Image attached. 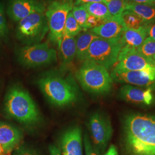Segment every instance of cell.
I'll list each match as a JSON object with an SVG mask.
<instances>
[{
  "instance_id": "6da1fadb",
  "label": "cell",
  "mask_w": 155,
  "mask_h": 155,
  "mask_svg": "<svg viewBox=\"0 0 155 155\" xmlns=\"http://www.w3.org/2000/svg\"><path fill=\"white\" fill-rule=\"evenodd\" d=\"M124 143L128 155H155V116L132 113L123 121Z\"/></svg>"
},
{
  "instance_id": "7a4b0ae2",
  "label": "cell",
  "mask_w": 155,
  "mask_h": 155,
  "mask_svg": "<svg viewBox=\"0 0 155 155\" xmlns=\"http://www.w3.org/2000/svg\"><path fill=\"white\" fill-rule=\"evenodd\" d=\"M39 89L51 104L58 107L70 105L77 101L79 92L74 82L55 73H48L38 81Z\"/></svg>"
},
{
  "instance_id": "3957f363",
  "label": "cell",
  "mask_w": 155,
  "mask_h": 155,
  "mask_svg": "<svg viewBox=\"0 0 155 155\" xmlns=\"http://www.w3.org/2000/svg\"><path fill=\"white\" fill-rule=\"evenodd\" d=\"M6 114L25 125H34L41 120L38 106L28 91L18 86L9 89L6 96Z\"/></svg>"
},
{
  "instance_id": "277c9868",
  "label": "cell",
  "mask_w": 155,
  "mask_h": 155,
  "mask_svg": "<svg viewBox=\"0 0 155 155\" xmlns=\"http://www.w3.org/2000/svg\"><path fill=\"white\" fill-rule=\"evenodd\" d=\"M76 78L85 91L93 94H107L112 88L113 81L108 70L93 61H83Z\"/></svg>"
},
{
  "instance_id": "5b68a950",
  "label": "cell",
  "mask_w": 155,
  "mask_h": 155,
  "mask_svg": "<svg viewBox=\"0 0 155 155\" xmlns=\"http://www.w3.org/2000/svg\"><path fill=\"white\" fill-rule=\"evenodd\" d=\"M120 39H95L89 47L84 61H93L109 70L118 61L122 48Z\"/></svg>"
},
{
  "instance_id": "8992f818",
  "label": "cell",
  "mask_w": 155,
  "mask_h": 155,
  "mask_svg": "<svg viewBox=\"0 0 155 155\" xmlns=\"http://www.w3.org/2000/svg\"><path fill=\"white\" fill-rule=\"evenodd\" d=\"M49 28L45 13H35L18 22L16 36L23 43H39L48 32Z\"/></svg>"
},
{
  "instance_id": "52a82bcc",
  "label": "cell",
  "mask_w": 155,
  "mask_h": 155,
  "mask_svg": "<svg viewBox=\"0 0 155 155\" xmlns=\"http://www.w3.org/2000/svg\"><path fill=\"white\" fill-rule=\"evenodd\" d=\"M73 7V0L54 1L45 12L50 39L53 43L58 45V47L61 43L67 17Z\"/></svg>"
},
{
  "instance_id": "ba28073f",
  "label": "cell",
  "mask_w": 155,
  "mask_h": 155,
  "mask_svg": "<svg viewBox=\"0 0 155 155\" xmlns=\"http://www.w3.org/2000/svg\"><path fill=\"white\" fill-rule=\"evenodd\" d=\"M16 55L19 63L29 68L45 66L57 60L56 51L47 43L20 47L17 50Z\"/></svg>"
},
{
  "instance_id": "9c48e42d",
  "label": "cell",
  "mask_w": 155,
  "mask_h": 155,
  "mask_svg": "<svg viewBox=\"0 0 155 155\" xmlns=\"http://www.w3.org/2000/svg\"><path fill=\"white\" fill-rule=\"evenodd\" d=\"M87 127L94 147L100 154L104 152L113 132L109 117L99 111L95 112L89 118Z\"/></svg>"
},
{
  "instance_id": "30bf717a",
  "label": "cell",
  "mask_w": 155,
  "mask_h": 155,
  "mask_svg": "<svg viewBox=\"0 0 155 155\" xmlns=\"http://www.w3.org/2000/svg\"><path fill=\"white\" fill-rule=\"evenodd\" d=\"M155 70V62L140 54L135 48L122 47L120 52L118 61L113 71H153Z\"/></svg>"
},
{
  "instance_id": "8fae6325",
  "label": "cell",
  "mask_w": 155,
  "mask_h": 155,
  "mask_svg": "<svg viewBox=\"0 0 155 155\" xmlns=\"http://www.w3.org/2000/svg\"><path fill=\"white\" fill-rule=\"evenodd\" d=\"M45 3L41 0H9L6 9L8 16L18 22L35 13H45Z\"/></svg>"
},
{
  "instance_id": "7c38bea8",
  "label": "cell",
  "mask_w": 155,
  "mask_h": 155,
  "mask_svg": "<svg viewBox=\"0 0 155 155\" xmlns=\"http://www.w3.org/2000/svg\"><path fill=\"white\" fill-rule=\"evenodd\" d=\"M110 76L113 81L118 83H128L143 87L155 85V70L129 71L112 70Z\"/></svg>"
},
{
  "instance_id": "4fadbf2b",
  "label": "cell",
  "mask_w": 155,
  "mask_h": 155,
  "mask_svg": "<svg viewBox=\"0 0 155 155\" xmlns=\"http://www.w3.org/2000/svg\"><path fill=\"white\" fill-rule=\"evenodd\" d=\"M22 132L5 122H0V155H12L20 145Z\"/></svg>"
},
{
  "instance_id": "5bb4252c",
  "label": "cell",
  "mask_w": 155,
  "mask_h": 155,
  "mask_svg": "<svg viewBox=\"0 0 155 155\" xmlns=\"http://www.w3.org/2000/svg\"><path fill=\"white\" fill-rule=\"evenodd\" d=\"M61 155H83L81 127H71L63 134L61 139Z\"/></svg>"
},
{
  "instance_id": "9a60e30c",
  "label": "cell",
  "mask_w": 155,
  "mask_h": 155,
  "mask_svg": "<svg viewBox=\"0 0 155 155\" xmlns=\"http://www.w3.org/2000/svg\"><path fill=\"white\" fill-rule=\"evenodd\" d=\"M125 28L121 16H117L90 29V31L102 39H120Z\"/></svg>"
},
{
  "instance_id": "2e32d148",
  "label": "cell",
  "mask_w": 155,
  "mask_h": 155,
  "mask_svg": "<svg viewBox=\"0 0 155 155\" xmlns=\"http://www.w3.org/2000/svg\"><path fill=\"white\" fill-rule=\"evenodd\" d=\"M120 95L128 102L150 105L153 100L152 89H142L130 85H124L120 89Z\"/></svg>"
},
{
  "instance_id": "e0dca14e",
  "label": "cell",
  "mask_w": 155,
  "mask_h": 155,
  "mask_svg": "<svg viewBox=\"0 0 155 155\" xmlns=\"http://www.w3.org/2000/svg\"><path fill=\"white\" fill-rule=\"evenodd\" d=\"M63 64L67 66L71 64L76 57L77 49L75 37L70 36L63 31L61 43L58 47Z\"/></svg>"
},
{
  "instance_id": "ac0fdd59",
  "label": "cell",
  "mask_w": 155,
  "mask_h": 155,
  "mask_svg": "<svg viewBox=\"0 0 155 155\" xmlns=\"http://www.w3.org/2000/svg\"><path fill=\"white\" fill-rule=\"evenodd\" d=\"M147 28L133 30L125 28L122 33L120 42L122 47L137 49L148 36Z\"/></svg>"
},
{
  "instance_id": "d6986e66",
  "label": "cell",
  "mask_w": 155,
  "mask_h": 155,
  "mask_svg": "<svg viewBox=\"0 0 155 155\" xmlns=\"http://www.w3.org/2000/svg\"><path fill=\"white\" fill-rule=\"evenodd\" d=\"M98 38L100 37L90 31H85L78 35L75 38L76 58L78 60L82 62L84 61L85 56L90 45L95 39Z\"/></svg>"
},
{
  "instance_id": "ffe728a7",
  "label": "cell",
  "mask_w": 155,
  "mask_h": 155,
  "mask_svg": "<svg viewBox=\"0 0 155 155\" xmlns=\"http://www.w3.org/2000/svg\"><path fill=\"white\" fill-rule=\"evenodd\" d=\"M125 11L136 13L148 24H155V6L137 4L128 1Z\"/></svg>"
},
{
  "instance_id": "44dd1931",
  "label": "cell",
  "mask_w": 155,
  "mask_h": 155,
  "mask_svg": "<svg viewBox=\"0 0 155 155\" xmlns=\"http://www.w3.org/2000/svg\"><path fill=\"white\" fill-rule=\"evenodd\" d=\"M125 28L133 30L147 29L149 25L137 14L132 11H125L121 15Z\"/></svg>"
},
{
  "instance_id": "7402d4cb",
  "label": "cell",
  "mask_w": 155,
  "mask_h": 155,
  "mask_svg": "<svg viewBox=\"0 0 155 155\" xmlns=\"http://www.w3.org/2000/svg\"><path fill=\"white\" fill-rule=\"evenodd\" d=\"M89 15H93L106 22L113 18L107 6L103 2H90L83 5Z\"/></svg>"
},
{
  "instance_id": "603a6c76",
  "label": "cell",
  "mask_w": 155,
  "mask_h": 155,
  "mask_svg": "<svg viewBox=\"0 0 155 155\" xmlns=\"http://www.w3.org/2000/svg\"><path fill=\"white\" fill-rule=\"evenodd\" d=\"M127 3V0H110L105 4L111 15L112 16H121L125 11Z\"/></svg>"
},
{
  "instance_id": "cb8c5ba5",
  "label": "cell",
  "mask_w": 155,
  "mask_h": 155,
  "mask_svg": "<svg viewBox=\"0 0 155 155\" xmlns=\"http://www.w3.org/2000/svg\"><path fill=\"white\" fill-rule=\"evenodd\" d=\"M71 12L81 27L86 31V21L89 14L84 5L74 6Z\"/></svg>"
},
{
  "instance_id": "d4e9b609",
  "label": "cell",
  "mask_w": 155,
  "mask_h": 155,
  "mask_svg": "<svg viewBox=\"0 0 155 155\" xmlns=\"http://www.w3.org/2000/svg\"><path fill=\"white\" fill-rule=\"evenodd\" d=\"M82 30L83 29L81 27L73 16L72 12H70L67 17L64 31L70 36L75 37L81 33Z\"/></svg>"
},
{
  "instance_id": "484cf974",
  "label": "cell",
  "mask_w": 155,
  "mask_h": 155,
  "mask_svg": "<svg viewBox=\"0 0 155 155\" xmlns=\"http://www.w3.org/2000/svg\"><path fill=\"white\" fill-rule=\"evenodd\" d=\"M137 51L145 57L152 59V57L155 55V40L150 37H147L137 48Z\"/></svg>"
},
{
  "instance_id": "4316f807",
  "label": "cell",
  "mask_w": 155,
  "mask_h": 155,
  "mask_svg": "<svg viewBox=\"0 0 155 155\" xmlns=\"http://www.w3.org/2000/svg\"><path fill=\"white\" fill-rule=\"evenodd\" d=\"M9 38V29L6 19L5 6L0 1V39L7 41Z\"/></svg>"
},
{
  "instance_id": "83f0119b",
  "label": "cell",
  "mask_w": 155,
  "mask_h": 155,
  "mask_svg": "<svg viewBox=\"0 0 155 155\" xmlns=\"http://www.w3.org/2000/svg\"><path fill=\"white\" fill-rule=\"evenodd\" d=\"M83 144L86 155H100V153L95 148L91 140L90 139L89 135L84 133L83 136Z\"/></svg>"
},
{
  "instance_id": "f1b7e54d",
  "label": "cell",
  "mask_w": 155,
  "mask_h": 155,
  "mask_svg": "<svg viewBox=\"0 0 155 155\" xmlns=\"http://www.w3.org/2000/svg\"><path fill=\"white\" fill-rule=\"evenodd\" d=\"M13 152V155H39L35 149L24 144H20Z\"/></svg>"
},
{
  "instance_id": "f546056e",
  "label": "cell",
  "mask_w": 155,
  "mask_h": 155,
  "mask_svg": "<svg viewBox=\"0 0 155 155\" xmlns=\"http://www.w3.org/2000/svg\"><path fill=\"white\" fill-rule=\"evenodd\" d=\"M104 22H105L104 21L101 20L99 18L89 15V16L86 21V28L87 29H91L93 28L100 26V25L102 24Z\"/></svg>"
},
{
  "instance_id": "4dcf8cb0",
  "label": "cell",
  "mask_w": 155,
  "mask_h": 155,
  "mask_svg": "<svg viewBox=\"0 0 155 155\" xmlns=\"http://www.w3.org/2000/svg\"><path fill=\"white\" fill-rule=\"evenodd\" d=\"M74 6L83 5L90 2H103L105 4V0H73Z\"/></svg>"
},
{
  "instance_id": "1f68e13d",
  "label": "cell",
  "mask_w": 155,
  "mask_h": 155,
  "mask_svg": "<svg viewBox=\"0 0 155 155\" xmlns=\"http://www.w3.org/2000/svg\"><path fill=\"white\" fill-rule=\"evenodd\" d=\"M129 2L137 4H144L148 5L155 6V3L153 0H127Z\"/></svg>"
},
{
  "instance_id": "d6a6232c",
  "label": "cell",
  "mask_w": 155,
  "mask_h": 155,
  "mask_svg": "<svg viewBox=\"0 0 155 155\" xmlns=\"http://www.w3.org/2000/svg\"><path fill=\"white\" fill-rule=\"evenodd\" d=\"M148 35L155 41V24H150L147 28Z\"/></svg>"
},
{
  "instance_id": "836d02e7",
  "label": "cell",
  "mask_w": 155,
  "mask_h": 155,
  "mask_svg": "<svg viewBox=\"0 0 155 155\" xmlns=\"http://www.w3.org/2000/svg\"><path fill=\"white\" fill-rule=\"evenodd\" d=\"M103 155H118L116 146L114 145H111L109 149Z\"/></svg>"
},
{
  "instance_id": "e575fe53",
  "label": "cell",
  "mask_w": 155,
  "mask_h": 155,
  "mask_svg": "<svg viewBox=\"0 0 155 155\" xmlns=\"http://www.w3.org/2000/svg\"><path fill=\"white\" fill-rule=\"evenodd\" d=\"M49 150L50 155H61V150L54 145L50 146Z\"/></svg>"
},
{
  "instance_id": "d590c367",
  "label": "cell",
  "mask_w": 155,
  "mask_h": 155,
  "mask_svg": "<svg viewBox=\"0 0 155 155\" xmlns=\"http://www.w3.org/2000/svg\"><path fill=\"white\" fill-rule=\"evenodd\" d=\"M152 59H153V61L155 62V55L152 57Z\"/></svg>"
},
{
  "instance_id": "8d00e7d4",
  "label": "cell",
  "mask_w": 155,
  "mask_h": 155,
  "mask_svg": "<svg viewBox=\"0 0 155 155\" xmlns=\"http://www.w3.org/2000/svg\"><path fill=\"white\" fill-rule=\"evenodd\" d=\"M153 2H154V3H155V0H153Z\"/></svg>"
},
{
  "instance_id": "74e56055",
  "label": "cell",
  "mask_w": 155,
  "mask_h": 155,
  "mask_svg": "<svg viewBox=\"0 0 155 155\" xmlns=\"http://www.w3.org/2000/svg\"><path fill=\"white\" fill-rule=\"evenodd\" d=\"M49 1H52V0H49Z\"/></svg>"
}]
</instances>
